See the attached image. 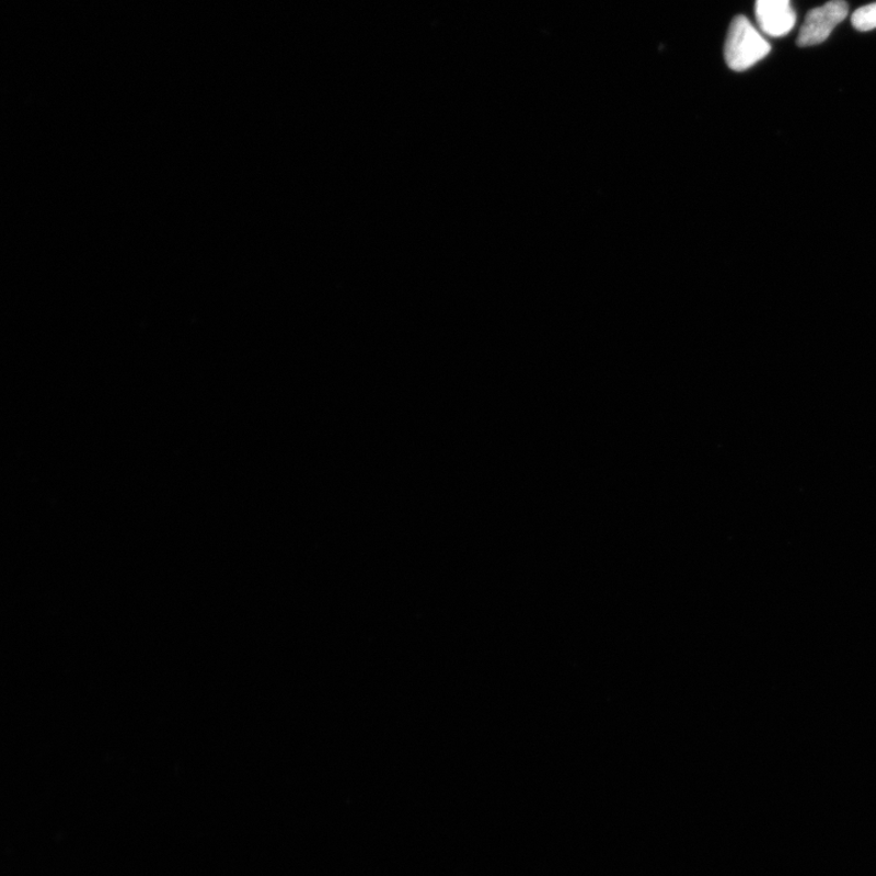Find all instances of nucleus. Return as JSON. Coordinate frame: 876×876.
<instances>
[{
	"instance_id": "obj_1",
	"label": "nucleus",
	"mask_w": 876,
	"mask_h": 876,
	"mask_svg": "<svg viewBox=\"0 0 876 876\" xmlns=\"http://www.w3.org/2000/svg\"><path fill=\"white\" fill-rule=\"evenodd\" d=\"M771 53L764 39L748 18L733 19L725 44V58L733 71H747Z\"/></svg>"
},
{
	"instance_id": "obj_2",
	"label": "nucleus",
	"mask_w": 876,
	"mask_h": 876,
	"mask_svg": "<svg viewBox=\"0 0 876 876\" xmlns=\"http://www.w3.org/2000/svg\"><path fill=\"white\" fill-rule=\"evenodd\" d=\"M848 14L849 4L845 0H831L823 7L810 10L799 31L797 46L812 47L826 42Z\"/></svg>"
},
{
	"instance_id": "obj_3",
	"label": "nucleus",
	"mask_w": 876,
	"mask_h": 876,
	"mask_svg": "<svg viewBox=\"0 0 876 876\" xmlns=\"http://www.w3.org/2000/svg\"><path fill=\"white\" fill-rule=\"evenodd\" d=\"M754 13L761 30L771 37L786 36L796 24L791 0H756Z\"/></svg>"
},
{
	"instance_id": "obj_4",
	"label": "nucleus",
	"mask_w": 876,
	"mask_h": 876,
	"mask_svg": "<svg viewBox=\"0 0 876 876\" xmlns=\"http://www.w3.org/2000/svg\"><path fill=\"white\" fill-rule=\"evenodd\" d=\"M852 26L858 31L867 32L876 28V3L862 7L852 15Z\"/></svg>"
}]
</instances>
